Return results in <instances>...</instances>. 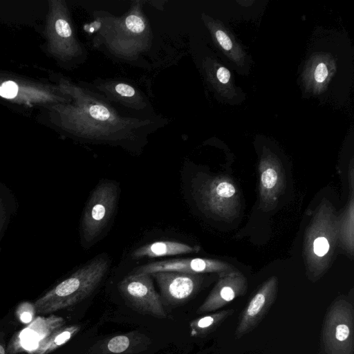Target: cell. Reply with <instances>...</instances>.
Returning <instances> with one entry per match:
<instances>
[{"label": "cell", "instance_id": "23", "mask_svg": "<svg viewBox=\"0 0 354 354\" xmlns=\"http://www.w3.org/2000/svg\"><path fill=\"white\" fill-rule=\"evenodd\" d=\"M216 37L219 44L227 50L231 49L232 46V41L229 37L223 31L217 30L216 32Z\"/></svg>", "mask_w": 354, "mask_h": 354}, {"label": "cell", "instance_id": "9", "mask_svg": "<svg viewBox=\"0 0 354 354\" xmlns=\"http://www.w3.org/2000/svg\"><path fill=\"white\" fill-rule=\"evenodd\" d=\"M156 280L162 302L178 306L190 299L200 289L204 277L201 274L160 272L151 274Z\"/></svg>", "mask_w": 354, "mask_h": 354}, {"label": "cell", "instance_id": "20", "mask_svg": "<svg viewBox=\"0 0 354 354\" xmlns=\"http://www.w3.org/2000/svg\"><path fill=\"white\" fill-rule=\"evenodd\" d=\"M223 315V313H219L192 321L189 324L191 335L196 336L207 332L218 321H220Z\"/></svg>", "mask_w": 354, "mask_h": 354}, {"label": "cell", "instance_id": "22", "mask_svg": "<svg viewBox=\"0 0 354 354\" xmlns=\"http://www.w3.org/2000/svg\"><path fill=\"white\" fill-rule=\"evenodd\" d=\"M18 91L17 85L11 81H7L0 86V95L4 98H14Z\"/></svg>", "mask_w": 354, "mask_h": 354}, {"label": "cell", "instance_id": "7", "mask_svg": "<svg viewBox=\"0 0 354 354\" xmlns=\"http://www.w3.org/2000/svg\"><path fill=\"white\" fill-rule=\"evenodd\" d=\"M198 195L203 207L212 214L229 218L238 212L239 192L232 180L226 176L207 179L199 189Z\"/></svg>", "mask_w": 354, "mask_h": 354}, {"label": "cell", "instance_id": "27", "mask_svg": "<svg viewBox=\"0 0 354 354\" xmlns=\"http://www.w3.org/2000/svg\"><path fill=\"white\" fill-rule=\"evenodd\" d=\"M0 354H5V349L1 344H0Z\"/></svg>", "mask_w": 354, "mask_h": 354}, {"label": "cell", "instance_id": "24", "mask_svg": "<svg viewBox=\"0 0 354 354\" xmlns=\"http://www.w3.org/2000/svg\"><path fill=\"white\" fill-rule=\"evenodd\" d=\"M328 75V70L326 66L324 63H320L317 65L315 71V79L319 82H323Z\"/></svg>", "mask_w": 354, "mask_h": 354}, {"label": "cell", "instance_id": "5", "mask_svg": "<svg viewBox=\"0 0 354 354\" xmlns=\"http://www.w3.org/2000/svg\"><path fill=\"white\" fill-rule=\"evenodd\" d=\"M118 187L113 182L100 183L93 190L82 218L84 239L93 241L106 226L116 206Z\"/></svg>", "mask_w": 354, "mask_h": 354}, {"label": "cell", "instance_id": "21", "mask_svg": "<svg viewBox=\"0 0 354 354\" xmlns=\"http://www.w3.org/2000/svg\"><path fill=\"white\" fill-rule=\"evenodd\" d=\"M56 33L63 39H69L73 37L72 28L68 21L64 19L59 18L55 23Z\"/></svg>", "mask_w": 354, "mask_h": 354}, {"label": "cell", "instance_id": "10", "mask_svg": "<svg viewBox=\"0 0 354 354\" xmlns=\"http://www.w3.org/2000/svg\"><path fill=\"white\" fill-rule=\"evenodd\" d=\"M93 86L109 102L118 103L132 111L152 112L151 105L140 91L130 84L115 80H96Z\"/></svg>", "mask_w": 354, "mask_h": 354}, {"label": "cell", "instance_id": "1", "mask_svg": "<svg viewBox=\"0 0 354 354\" xmlns=\"http://www.w3.org/2000/svg\"><path fill=\"white\" fill-rule=\"evenodd\" d=\"M75 125L81 138L91 142L122 143L146 138L164 125L157 117L133 115L118 109L99 93L77 88Z\"/></svg>", "mask_w": 354, "mask_h": 354}, {"label": "cell", "instance_id": "12", "mask_svg": "<svg viewBox=\"0 0 354 354\" xmlns=\"http://www.w3.org/2000/svg\"><path fill=\"white\" fill-rule=\"evenodd\" d=\"M247 288L245 277L239 271L231 270L220 273V277L197 313L217 310L235 297L244 294Z\"/></svg>", "mask_w": 354, "mask_h": 354}, {"label": "cell", "instance_id": "26", "mask_svg": "<svg viewBox=\"0 0 354 354\" xmlns=\"http://www.w3.org/2000/svg\"><path fill=\"white\" fill-rule=\"evenodd\" d=\"M20 319L23 323H29L32 321V313L29 311H24L20 315Z\"/></svg>", "mask_w": 354, "mask_h": 354}, {"label": "cell", "instance_id": "8", "mask_svg": "<svg viewBox=\"0 0 354 354\" xmlns=\"http://www.w3.org/2000/svg\"><path fill=\"white\" fill-rule=\"evenodd\" d=\"M329 313L324 326V339L328 354H352L353 322L351 309L342 302Z\"/></svg>", "mask_w": 354, "mask_h": 354}, {"label": "cell", "instance_id": "18", "mask_svg": "<svg viewBox=\"0 0 354 354\" xmlns=\"http://www.w3.org/2000/svg\"><path fill=\"white\" fill-rule=\"evenodd\" d=\"M353 199L351 198L345 214L338 221V236L346 250L353 254Z\"/></svg>", "mask_w": 354, "mask_h": 354}, {"label": "cell", "instance_id": "14", "mask_svg": "<svg viewBox=\"0 0 354 354\" xmlns=\"http://www.w3.org/2000/svg\"><path fill=\"white\" fill-rule=\"evenodd\" d=\"M285 187L283 171L277 163L263 162L259 166V197L265 209L272 208Z\"/></svg>", "mask_w": 354, "mask_h": 354}, {"label": "cell", "instance_id": "2", "mask_svg": "<svg viewBox=\"0 0 354 354\" xmlns=\"http://www.w3.org/2000/svg\"><path fill=\"white\" fill-rule=\"evenodd\" d=\"M124 15L117 17L109 13H97L100 23L95 43L113 55L124 60H136L151 46L152 32L141 9V1L134 2ZM95 44V45H97Z\"/></svg>", "mask_w": 354, "mask_h": 354}, {"label": "cell", "instance_id": "6", "mask_svg": "<svg viewBox=\"0 0 354 354\" xmlns=\"http://www.w3.org/2000/svg\"><path fill=\"white\" fill-rule=\"evenodd\" d=\"M151 274H132L118 284L125 301L136 311L156 318L166 317L160 296L156 292Z\"/></svg>", "mask_w": 354, "mask_h": 354}, {"label": "cell", "instance_id": "15", "mask_svg": "<svg viewBox=\"0 0 354 354\" xmlns=\"http://www.w3.org/2000/svg\"><path fill=\"white\" fill-rule=\"evenodd\" d=\"M147 337L132 332L118 335L97 342L89 349L91 354H127L137 353L147 346Z\"/></svg>", "mask_w": 354, "mask_h": 354}, {"label": "cell", "instance_id": "16", "mask_svg": "<svg viewBox=\"0 0 354 354\" xmlns=\"http://www.w3.org/2000/svg\"><path fill=\"white\" fill-rule=\"evenodd\" d=\"M198 246L171 241H160L142 245L132 253L133 259L154 258L198 252Z\"/></svg>", "mask_w": 354, "mask_h": 354}, {"label": "cell", "instance_id": "17", "mask_svg": "<svg viewBox=\"0 0 354 354\" xmlns=\"http://www.w3.org/2000/svg\"><path fill=\"white\" fill-rule=\"evenodd\" d=\"M80 330V327L77 325L60 327L39 342L41 344L35 350V354H46L57 348L66 344Z\"/></svg>", "mask_w": 354, "mask_h": 354}, {"label": "cell", "instance_id": "4", "mask_svg": "<svg viewBox=\"0 0 354 354\" xmlns=\"http://www.w3.org/2000/svg\"><path fill=\"white\" fill-rule=\"evenodd\" d=\"M304 240L308 268L319 272L326 267L338 237V221L333 207L323 203L314 216Z\"/></svg>", "mask_w": 354, "mask_h": 354}, {"label": "cell", "instance_id": "3", "mask_svg": "<svg viewBox=\"0 0 354 354\" xmlns=\"http://www.w3.org/2000/svg\"><path fill=\"white\" fill-rule=\"evenodd\" d=\"M109 264L103 257L93 259L38 299L34 304L35 310L48 313L82 301L100 283Z\"/></svg>", "mask_w": 354, "mask_h": 354}, {"label": "cell", "instance_id": "19", "mask_svg": "<svg viewBox=\"0 0 354 354\" xmlns=\"http://www.w3.org/2000/svg\"><path fill=\"white\" fill-rule=\"evenodd\" d=\"M16 207L10 191L0 183V241Z\"/></svg>", "mask_w": 354, "mask_h": 354}, {"label": "cell", "instance_id": "13", "mask_svg": "<svg viewBox=\"0 0 354 354\" xmlns=\"http://www.w3.org/2000/svg\"><path fill=\"white\" fill-rule=\"evenodd\" d=\"M277 279H269L253 296L241 315L236 334L238 338L252 330L260 322L272 304L277 291Z\"/></svg>", "mask_w": 354, "mask_h": 354}, {"label": "cell", "instance_id": "25", "mask_svg": "<svg viewBox=\"0 0 354 354\" xmlns=\"http://www.w3.org/2000/svg\"><path fill=\"white\" fill-rule=\"evenodd\" d=\"M216 76L218 80L223 84L228 82L230 78V71L225 67H220L217 70Z\"/></svg>", "mask_w": 354, "mask_h": 354}, {"label": "cell", "instance_id": "11", "mask_svg": "<svg viewBox=\"0 0 354 354\" xmlns=\"http://www.w3.org/2000/svg\"><path fill=\"white\" fill-rule=\"evenodd\" d=\"M232 270L218 260L209 259H176L150 263L138 267L133 274H152L160 272H180L191 274L222 273Z\"/></svg>", "mask_w": 354, "mask_h": 354}]
</instances>
